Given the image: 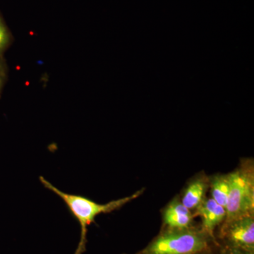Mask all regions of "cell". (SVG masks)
I'll use <instances>...</instances> for the list:
<instances>
[{"label":"cell","instance_id":"obj_5","mask_svg":"<svg viewBox=\"0 0 254 254\" xmlns=\"http://www.w3.org/2000/svg\"><path fill=\"white\" fill-rule=\"evenodd\" d=\"M195 210V215L201 218V230L214 239L215 229L221 225L226 217V209L218 204L213 198H208Z\"/></svg>","mask_w":254,"mask_h":254},{"label":"cell","instance_id":"obj_2","mask_svg":"<svg viewBox=\"0 0 254 254\" xmlns=\"http://www.w3.org/2000/svg\"><path fill=\"white\" fill-rule=\"evenodd\" d=\"M202 230L193 227L168 228L160 233L141 254H196L208 252L210 240Z\"/></svg>","mask_w":254,"mask_h":254},{"label":"cell","instance_id":"obj_1","mask_svg":"<svg viewBox=\"0 0 254 254\" xmlns=\"http://www.w3.org/2000/svg\"><path fill=\"white\" fill-rule=\"evenodd\" d=\"M40 181L46 189L51 190L63 200L67 207L68 211L79 223L81 227V237L74 254H83L86 251L88 227L94 222L97 216L103 213H111L121 208L128 202L138 198L144 190H141L129 196L112 200L105 204H100L83 195L65 193L52 185L44 177H40Z\"/></svg>","mask_w":254,"mask_h":254},{"label":"cell","instance_id":"obj_12","mask_svg":"<svg viewBox=\"0 0 254 254\" xmlns=\"http://www.w3.org/2000/svg\"><path fill=\"white\" fill-rule=\"evenodd\" d=\"M196 254H208V252H202V253H198Z\"/></svg>","mask_w":254,"mask_h":254},{"label":"cell","instance_id":"obj_4","mask_svg":"<svg viewBox=\"0 0 254 254\" xmlns=\"http://www.w3.org/2000/svg\"><path fill=\"white\" fill-rule=\"evenodd\" d=\"M220 237L225 245L254 253V215L222 223Z\"/></svg>","mask_w":254,"mask_h":254},{"label":"cell","instance_id":"obj_7","mask_svg":"<svg viewBox=\"0 0 254 254\" xmlns=\"http://www.w3.org/2000/svg\"><path fill=\"white\" fill-rule=\"evenodd\" d=\"M209 188V180L205 177H199L190 182L184 192L181 202L189 210H195L206 198Z\"/></svg>","mask_w":254,"mask_h":254},{"label":"cell","instance_id":"obj_9","mask_svg":"<svg viewBox=\"0 0 254 254\" xmlns=\"http://www.w3.org/2000/svg\"><path fill=\"white\" fill-rule=\"evenodd\" d=\"M12 41V34L0 14V56H4L5 52L9 49Z\"/></svg>","mask_w":254,"mask_h":254},{"label":"cell","instance_id":"obj_8","mask_svg":"<svg viewBox=\"0 0 254 254\" xmlns=\"http://www.w3.org/2000/svg\"><path fill=\"white\" fill-rule=\"evenodd\" d=\"M212 198L215 202L226 208L227 198L230 191L229 175H218L209 180Z\"/></svg>","mask_w":254,"mask_h":254},{"label":"cell","instance_id":"obj_3","mask_svg":"<svg viewBox=\"0 0 254 254\" xmlns=\"http://www.w3.org/2000/svg\"><path fill=\"white\" fill-rule=\"evenodd\" d=\"M230 191L226 205V217L222 223L254 215V168L247 160L240 168L229 174Z\"/></svg>","mask_w":254,"mask_h":254},{"label":"cell","instance_id":"obj_10","mask_svg":"<svg viewBox=\"0 0 254 254\" xmlns=\"http://www.w3.org/2000/svg\"><path fill=\"white\" fill-rule=\"evenodd\" d=\"M8 76V66L4 56H0V98Z\"/></svg>","mask_w":254,"mask_h":254},{"label":"cell","instance_id":"obj_11","mask_svg":"<svg viewBox=\"0 0 254 254\" xmlns=\"http://www.w3.org/2000/svg\"><path fill=\"white\" fill-rule=\"evenodd\" d=\"M219 254H254V253L225 245Z\"/></svg>","mask_w":254,"mask_h":254},{"label":"cell","instance_id":"obj_6","mask_svg":"<svg viewBox=\"0 0 254 254\" xmlns=\"http://www.w3.org/2000/svg\"><path fill=\"white\" fill-rule=\"evenodd\" d=\"M193 218L191 211L178 200L171 202L164 213V222L168 228H188L191 227Z\"/></svg>","mask_w":254,"mask_h":254}]
</instances>
